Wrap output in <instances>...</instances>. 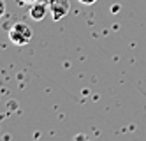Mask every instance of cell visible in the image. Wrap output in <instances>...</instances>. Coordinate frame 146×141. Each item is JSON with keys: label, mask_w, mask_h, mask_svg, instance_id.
<instances>
[{"label": "cell", "mask_w": 146, "mask_h": 141, "mask_svg": "<svg viewBox=\"0 0 146 141\" xmlns=\"http://www.w3.org/2000/svg\"><path fill=\"white\" fill-rule=\"evenodd\" d=\"M9 39L16 46H25L32 39V28L25 21H18V23H14L9 28Z\"/></svg>", "instance_id": "cell-1"}, {"label": "cell", "mask_w": 146, "mask_h": 141, "mask_svg": "<svg viewBox=\"0 0 146 141\" xmlns=\"http://www.w3.org/2000/svg\"><path fill=\"white\" fill-rule=\"evenodd\" d=\"M48 5H49L51 18H53L55 21L64 19L69 14V11H70V2L69 0H49Z\"/></svg>", "instance_id": "cell-2"}, {"label": "cell", "mask_w": 146, "mask_h": 141, "mask_svg": "<svg viewBox=\"0 0 146 141\" xmlns=\"http://www.w3.org/2000/svg\"><path fill=\"white\" fill-rule=\"evenodd\" d=\"M48 11H49V5L48 2H42V0H37L35 4L30 5V11H28V16L32 18L34 21H42L48 14Z\"/></svg>", "instance_id": "cell-3"}, {"label": "cell", "mask_w": 146, "mask_h": 141, "mask_svg": "<svg viewBox=\"0 0 146 141\" xmlns=\"http://www.w3.org/2000/svg\"><path fill=\"white\" fill-rule=\"evenodd\" d=\"M4 14H5V4H4V0H0V18Z\"/></svg>", "instance_id": "cell-4"}, {"label": "cell", "mask_w": 146, "mask_h": 141, "mask_svg": "<svg viewBox=\"0 0 146 141\" xmlns=\"http://www.w3.org/2000/svg\"><path fill=\"white\" fill-rule=\"evenodd\" d=\"M79 2H81V4H85V5H93V4L97 2V0H79Z\"/></svg>", "instance_id": "cell-5"}, {"label": "cell", "mask_w": 146, "mask_h": 141, "mask_svg": "<svg viewBox=\"0 0 146 141\" xmlns=\"http://www.w3.org/2000/svg\"><path fill=\"white\" fill-rule=\"evenodd\" d=\"M21 4H27V5H32V4H35L37 0H19Z\"/></svg>", "instance_id": "cell-6"}, {"label": "cell", "mask_w": 146, "mask_h": 141, "mask_svg": "<svg viewBox=\"0 0 146 141\" xmlns=\"http://www.w3.org/2000/svg\"><path fill=\"white\" fill-rule=\"evenodd\" d=\"M42 2H49V0H42Z\"/></svg>", "instance_id": "cell-7"}]
</instances>
